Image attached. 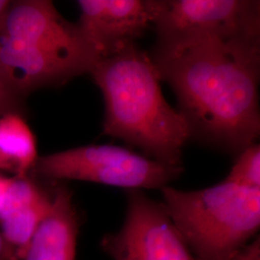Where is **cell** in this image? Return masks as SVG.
Instances as JSON below:
<instances>
[{"mask_svg":"<svg viewBox=\"0 0 260 260\" xmlns=\"http://www.w3.org/2000/svg\"><path fill=\"white\" fill-rule=\"evenodd\" d=\"M161 80L173 88L191 137L228 151L258 137L259 37L204 38L154 48Z\"/></svg>","mask_w":260,"mask_h":260,"instance_id":"obj_1","label":"cell"},{"mask_svg":"<svg viewBox=\"0 0 260 260\" xmlns=\"http://www.w3.org/2000/svg\"><path fill=\"white\" fill-rule=\"evenodd\" d=\"M91 75L105 102L103 133L138 147L162 164L182 167L189 126L163 96L150 56L134 45L101 59Z\"/></svg>","mask_w":260,"mask_h":260,"instance_id":"obj_2","label":"cell"},{"mask_svg":"<svg viewBox=\"0 0 260 260\" xmlns=\"http://www.w3.org/2000/svg\"><path fill=\"white\" fill-rule=\"evenodd\" d=\"M101 59L51 1H12L0 33V72L20 95L91 74Z\"/></svg>","mask_w":260,"mask_h":260,"instance_id":"obj_3","label":"cell"},{"mask_svg":"<svg viewBox=\"0 0 260 260\" xmlns=\"http://www.w3.org/2000/svg\"><path fill=\"white\" fill-rule=\"evenodd\" d=\"M163 205L196 260H229L260 226V188L228 180L195 191L166 186Z\"/></svg>","mask_w":260,"mask_h":260,"instance_id":"obj_4","label":"cell"},{"mask_svg":"<svg viewBox=\"0 0 260 260\" xmlns=\"http://www.w3.org/2000/svg\"><path fill=\"white\" fill-rule=\"evenodd\" d=\"M32 171L53 181L80 180L126 190H161L179 177L183 169L120 147L91 145L39 157Z\"/></svg>","mask_w":260,"mask_h":260,"instance_id":"obj_5","label":"cell"},{"mask_svg":"<svg viewBox=\"0 0 260 260\" xmlns=\"http://www.w3.org/2000/svg\"><path fill=\"white\" fill-rule=\"evenodd\" d=\"M154 48L204 38L259 37L260 3L254 0H149Z\"/></svg>","mask_w":260,"mask_h":260,"instance_id":"obj_6","label":"cell"},{"mask_svg":"<svg viewBox=\"0 0 260 260\" xmlns=\"http://www.w3.org/2000/svg\"><path fill=\"white\" fill-rule=\"evenodd\" d=\"M124 223L102 240L113 260H196L163 204L142 190H126Z\"/></svg>","mask_w":260,"mask_h":260,"instance_id":"obj_7","label":"cell"},{"mask_svg":"<svg viewBox=\"0 0 260 260\" xmlns=\"http://www.w3.org/2000/svg\"><path fill=\"white\" fill-rule=\"evenodd\" d=\"M77 26L101 58L115 55L151 25L149 0H79Z\"/></svg>","mask_w":260,"mask_h":260,"instance_id":"obj_8","label":"cell"},{"mask_svg":"<svg viewBox=\"0 0 260 260\" xmlns=\"http://www.w3.org/2000/svg\"><path fill=\"white\" fill-rule=\"evenodd\" d=\"M52 193L30 177H16L0 208V233L19 260L39 224L50 209Z\"/></svg>","mask_w":260,"mask_h":260,"instance_id":"obj_9","label":"cell"},{"mask_svg":"<svg viewBox=\"0 0 260 260\" xmlns=\"http://www.w3.org/2000/svg\"><path fill=\"white\" fill-rule=\"evenodd\" d=\"M78 233L73 193L65 184L56 186L50 209L19 260H75Z\"/></svg>","mask_w":260,"mask_h":260,"instance_id":"obj_10","label":"cell"},{"mask_svg":"<svg viewBox=\"0 0 260 260\" xmlns=\"http://www.w3.org/2000/svg\"><path fill=\"white\" fill-rule=\"evenodd\" d=\"M35 136L23 116L0 117V160L16 177H26L38 160Z\"/></svg>","mask_w":260,"mask_h":260,"instance_id":"obj_11","label":"cell"},{"mask_svg":"<svg viewBox=\"0 0 260 260\" xmlns=\"http://www.w3.org/2000/svg\"><path fill=\"white\" fill-rule=\"evenodd\" d=\"M225 180L238 185L260 188V146L252 144L242 150Z\"/></svg>","mask_w":260,"mask_h":260,"instance_id":"obj_12","label":"cell"},{"mask_svg":"<svg viewBox=\"0 0 260 260\" xmlns=\"http://www.w3.org/2000/svg\"><path fill=\"white\" fill-rule=\"evenodd\" d=\"M22 95L17 93L0 72V117L6 114H25Z\"/></svg>","mask_w":260,"mask_h":260,"instance_id":"obj_13","label":"cell"},{"mask_svg":"<svg viewBox=\"0 0 260 260\" xmlns=\"http://www.w3.org/2000/svg\"><path fill=\"white\" fill-rule=\"evenodd\" d=\"M229 260H260V238H254Z\"/></svg>","mask_w":260,"mask_h":260,"instance_id":"obj_14","label":"cell"},{"mask_svg":"<svg viewBox=\"0 0 260 260\" xmlns=\"http://www.w3.org/2000/svg\"><path fill=\"white\" fill-rule=\"evenodd\" d=\"M11 183H12V178L0 175V208L6 198Z\"/></svg>","mask_w":260,"mask_h":260,"instance_id":"obj_15","label":"cell"},{"mask_svg":"<svg viewBox=\"0 0 260 260\" xmlns=\"http://www.w3.org/2000/svg\"><path fill=\"white\" fill-rule=\"evenodd\" d=\"M11 4H12V1L0 0V33L3 29V26H4V23H5L6 18H7Z\"/></svg>","mask_w":260,"mask_h":260,"instance_id":"obj_16","label":"cell"},{"mask_svg":"<svg viewBox=\"0 0 260 260\" xmlns=\"http://www.w3.org/2000/svg\"><path fill=\"white\" fill-rule=\"evenodd\" d=\"M0 260H16L0 233Z\"/></svg>","mask_w":260,"mask_h":260,"instance_id":"obj_17","label":"cell"},{"mask_svg":"<svg viewBox=\"0 0 260 260\" xmlns=\"http://www.w3.org/2000/svg\"><path fill=\"white\" fill-rule=\"evenodd\" d=\"M0 170H3V171H7V172H9L8 171V168H7V166L0 160Z\"/></svg>","mask_w":260,"mask_h":260,"instance_id":"obj_18","label":"cell"}]
</instances>
